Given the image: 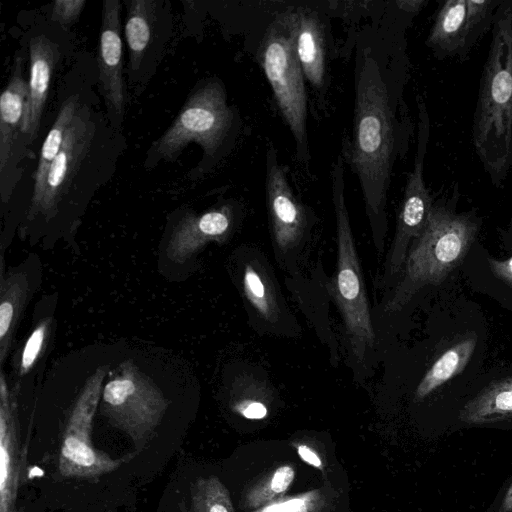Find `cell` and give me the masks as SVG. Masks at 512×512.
I'll list each match as a JSON object with an SVG mask.
<instances>
[{
    "instance_id": "cell-1",
    "label": "cell",
    "mask_w": 512,
    "mask_h": 512,
    "mask_svg": "<svg viewBox=\"0 0 512 512\" xmlns=\"http://www.w3.org/2000/svg\"><path fill=\"white\" fill-rule=\"evenodd\" d=\"M95 85L74 115L38 203L24 216L31 237L72 235L97 192L112 180L128 144L100 106Z\"/></svg>"
},
{
    "instance_id": "cell-2",
    "label": "cell",
    "mask_w": 512,
    "mask_h": 512,
    "mask_svg": "<svg viewBox=\"0 0 512 512\" xmlns=\"http://www.w3.org/2000/svg\"><path fill=\"white\" fill-rule=\"evenodd\" d=\"M387 85L369 52L358 68L353 139L348 162L356 173L365 202L374 247L384 251L387 193L394 161V122Z\"/></svg>"
},
{
    "instance_id": "cell-3",
    "label": "cell",
    "mask_w": 512,
    "mask_h": 512,
    "mask_svg": "<svg viewBox=\"0 0 512 512\" xmlns=\"http://www.w3.org/2000/svg\"><path fill=\"white\" fill-rule=\"evenodd\" d=\"M480 78L472 144L493 185L512 168V0L501 1Z\"/></svg>"
},
{
    "instance_id": "cell-4",
    "label": "cell",
    "mask_w": 512,
    "mask_h": 512,
    "mask_svg": "<svg viewBox=\"0 0 512 512\" xmlns=\"http://www.w3.org/2000/svg\"><path fill=\"white\" fill-rule=\"evenodd\" d=\"M235 125V112L227 103L222 81L199 80L165 132L146 151L143 166L153 170L159 164L172 163L191 143L202 149L201 161L188 174L192 180L208 173L224 155Z\"/></svg>"
},
{
    "instance_id": "cell-5",
    "label": "cell",
    "mask_w": 512,
    "mask_h": 512,
    "mask_svg": "<svg viewBox=\"0 0 512 512\" xmlns=\"http://www.w3.org/2000/svg\"><path fill=\"white\" fill-rule=\"evenodd\" d=\"M476 232L477 225L470 216L433 205L424 230L409 249L401 277L384 310L398 312L419 290L440 284L462 261Z\"/></svg>"
},
{
    "instance_id": "cell-6",
    "label": "cell",
    "mask_w": 512,
    "mask_h": 512,
    "mask_svg": "<svg viewBox=\"0 0 512 512\" xmlns=\"http://www.w3.org/2000/svg\"><path fill=\"white\" fill-rule=\"evenodd\" d=\"M332 200L337 232V265L330 292L343 318L351 352L361 364L374 348L375 333L366 287L344 197V160L332 168Z\"/></svg>"
},
{
    "instance_id": "cell-7",
    "label": "cell",
    "mask_w": 512,
    "mask_h": 512,
    "mask_svg": "<svg viewBox=\"0 0 512 512\" xmlns=\"http://www.w3.org/2000/svg\"><path fill=\"white\" fill-rule=\"evenodd\" d=\"M261 66L271 85L278 107L296 142L299 161L309 162L307 97L289 21L272 26L264 38Z\"/></svg>"
},
{
    "instance_id": "cell-8",
    "label": "cell",
    "mask_w": 512,
    "mask_h": 512,
    "mask_svg": "<svg viewBox=\"0 0 512 512\" xmlns=\"http://www.w3.org/2000/svg\"><path fill=\"white\" fill-rule=\"evenodd\" d=\"M106 371L107 367L101 366L87 379L68 415L58 460L64 478L95 480L117 470L137 453L114 459L92 444V424Z\"/></svg>"
},
{
    "instance_id": "cell-9",
    "label": "cell",
    "mask_w": 512,
    "mask_h": 512,
    "mask_svg": "<svg viewBox=\"0 0 512 512\" xmlns=\"http://www.w3.org/2000/svg\"><path fill=\"white\" fill-rule=\"evenodd\" d=\"M120 370L103 388L101 411L112 426L130 437L139 452L153 437L168 403L134 364L123 363Z\"/></svg>"
},
{
    "instance_id": "cell-10",
    "label": "cell",
    "mask_w": 512,
    "mask_h": 512,
    "mask_svg": "<svg viewBox=\"0 0 512 512\" xmlns=\"http://www.w3.org/2000/svg\"><path fill=\"white\" fill-rule=\"evenodd\" d=\"M266 164V204L275 259L290 276L296 275L309 243L312 223L306 208L294 195L272 145L267 149Z\"/></svg>"
},
{
    "instance_id": "cell-11",
    "label": "cell",
    "mask_w": 512,
    "mask_h": 512,
    "mask_svg": "<svg viewBox=\"0 0 512 512\" xmlns=\"http://www.w3.org/2000/svg\"><path fill=\"white\" fill-rule=\"evenodd\" d=\"M124 39L127 79L139 96L155 75L173 31L169 0H125Z\"/></svg>"
},
{
    "instance_id": "cell-12",
    "label": "cell",
    "mask_w": 512,
    "mask_h": 512,
    "mask_svg": "<svg viewBox=\"0 0 512 512\" xmlns=\"http://www.w3.org/2000/svg\"><path fill=\"white\" fill-rule=\"evenodd\" d=\"M234 276L251 325L260 332L295 336L300 332L281 293L272 267L261 251H235Z\"/></svg>"
},
{
    "instance_id": "cell-13",
    "label": "cell",
    "mask_w": 512,
    "mask_h": 512,
    "mask_svg": "<svg viewBox=\"0 0 512 512\" xmlns=\"http://www.w3.org/2000/svg\"><path fill=\"white\" fill-rule=\"evenodd\" d=\"M419 123L417 151L413 170L408 176L404 197L398 214L396 231L387 255L383 272L377 286L384 289L390 286L404 267L409 249L424 230L430 211L432 198L424 181V160L430 133V122L426 107L419 101Z\"/></svg>"
},
{
    "instance_id": "cell-14",
    "label": "cell",
    "mask_w": 512,
    "mask_h": 512,
    "mask_svg": "<svg viewBox=\"0 0 512 512\" xmlns=\"http://www.w3.org/2000/svg\"><path fill=\"white\" fill-rule=\"evenodd\" d=\"M29 53V78L22 123L26 146L38 137L53 75L73 50L68 30L48 20L33 25L25 34Z\"/></svg>"
},
{
    "instance_id": "cell-15",
    "label": "cell",
    "mask_w": 512,
    "mask_h": 512,
    "mask_svg": "<svg viewBox=\"0 0 512 512\" xmlns=\"http://www.w3.org/2000/svg\"><path fill=\"white\" fill-rule=\"evenodd\" d=\"M28 79L24 75L23 52L15 53L11 73L0 98V192L8 203L21 179L20 164L31 157L22 134Z\"/></svg>"
},
{
    "instance_id": "cell-16",
    "label": "cell",
    "mask_w": 512,
    "mask_h": 512,
    "mask_svg": "<svg viewBox=\"0 0 512 512\" xmlns=\"http://www.w3.org/2000/svg\"><path fill=\"white\" fill-rule=\"evenodd\" d=\"M97 78L96 60L90 53H79L63 77L59 95L60 105L40 150L27 210L38 203L50 167L63 145L68 127L89 91L97 85Z\"/></svg>"
},
{
    "instance_id": "cell-17",
    "label": "cell",
    "mask_w": 512,
    "mask_h": 512,
    "mask_svg": "<svg viewBox=\"0 0 512 512\" xmlns=\"http://www.w3.org/2000/svg\"><path fill=\"white\" fill-rule=\"evenodd\" d=\"M501 1L447 0L441 3L427 45L440 58L467 56L476 41L492 27Z\"/></svg>"
},
{
    "instance_id": "cell-18",
    "label": "cell",
    "mask_w": 512,
    "mask_h": 512,
    "mask_svg": "<svg viewBox=\"0 0 512 512\" xmlns=\"http://www.w3.org/2000/svg\"><path fill=\"white\" fill-rule=\"evenodd\" d=\"M122 2L105 0L102 3L101 27L97 49V88L111 126L123 131L128 102L123 71V42L121 24Z\"/></svg>"
},
{
    "instance_id": "cell-19",
    "label": "cell",
    "mask_w": 512,
    "mask_h": 512,
    "mask_svg": "<svg viewBox=\"0 0 512 512\" xmlns=\"http://www.w3.org/2000/svg\"><path fill=\"white\" fill-rule=\"evenodd\" d=\"M235 209L224 203L204 213L188 208L175 210L167 225V255L174 262H184L209 242L223 243L235 227Z\"/></svg>"
},
{
    "instance_id": "cell-20",
    "label": "cell",
    "mask_w": 512,
    "mask_h": 512,
    "mask_svg": "<svg viewBox=\"0 0 512 512\" xmlns=\"http://www.w3.org/2000/svg\"><path fill=\"white\" fill-rule=\"evenodd\" d=\"M17 400L0 376V512H13L23 467Z\"/></svg>"
},
{
    "instance_id": "cell-21",
    "label": "cell",
    "mask_w": 512,
    "mask_h": 512,
    "mask_svg": "<svg viewBox=\"0 0 512 512\" xmlns=\"http://www.w3.org/2000/svg\"><path fill=\"white\" fill-rule=\"evenodd\" d=\"M288 21L303 75L312 86L320 88L325 78V53L319 22L308 13L289 16Z\"/></svg>"
},
{
    "instance_id": "cell-22",
    "label": "cell",
    "mask_w": 512,
    "mask_h": 512,
    "mask_svg": "<svg viewBox=\"0 0 512 512\" xmlns=\"http://www.w3.org/2000/svg\"><path fill=\"white\" fill-rule=\"evenodd\" d=\"M32 284L24 269L17 268L0 283V363L4 364L12 345L16 326L32 293Z\"/></svg>"
},
{
    "instance_id": "cell-23",
    "label": "cell",
    "mask_w": 512,
    "mask_h": 512,
    "mask_svg": "<svg viewBox=\"0 0 512 512\" xmlns=\"http://www.w3.org/2000/svg\"><path fill=\"white\" fill-rule=\"evenodd\" d=\"M467 424H487L512 418V377L494 382L460 411Z\"/></svg>"
},
{
    "instance_id": "cell-24",
    "label": "cell",
    "mask_w": 512,
    "mask_h": 512,
    "mask_svg": "<svg viewBox=\"0 0 512 512\" xmlns=\"http://www.w3.org/2000/svg\"><path fill=\"white\" fill-rule=\"evenodd\" d=\"M476 346V338L458 342L446 350L426 372L417 386L415 400L420 401L460 373L467 365Z\"/></svg>"
},
{
    "instance_id": "cell-25",
    "label": "cell",
    "mask_w": 512,
    "mask_h": 512,
    "mask_svg": "<svg viewBox=\"0 0 512 512\" xmlns=\"http://www.w3.org/2000/svg\"><path fill=\"white\" fill-rule=\"evenodd\" d=\"M294 477L295 470L293 466H279L247 491L245 506L257 508L277 500L288 490Z\"/></svg>"
},
{
    "instance_id": "cell-26",
    "label": "cell",
    "mask_w": 512,
    "mask_h": 512,
    "mask_svg": "<svg viewBox=\"0 0 512 512\" xmlns=\"http://www.w3.org/2000/svg\"><path fill=\"white\" fill-rule=\"evenodd\" d=\"M191 512H234L229 491L216 476L199 478L193 484Z\"/></svg>"
},
{
    "instance_id": "cell-27",
    "label": "cell",
    "mask_w": 512,
    "mask_h": 512,
    "mask_svg": "<svg viewBox=\"0 0 512 512\" xmlns=\"http://www.w3.org/2000/svg\"><path fill=\"white\" fill-rule=\"evenodd\" d=\"M52 327V317L41 318L27 337L18 362V373L26 375L37 364L43 351L47 347Z\"/></svg>"
},
{
    "instance_id": "cell-28",
    "label": "cell",
    "mask_w": 512,
    "mask_h": 512,
    "mask_svg": "<svg viewBox=\"0 0 512 512\" xmlns=\"http://www.w3.org/2000/svg\"><path fill=\"white\" fill-rule=\"evenodd\" d=\"M326 497L321 490L314 489L292 497L277 499L254 512H323Z\"/></svg>"
},
{
    "instance_id": "cell-29",
    "label": "cell",
    "mask_w": 512,
    "mask_h": 512,
    "mask_svg": "<svg viewBox=\"0 0 512 512\" xmlns=\"http://www.w3.org/2000/svg\"><path fill=\"white\" fill-rule=\"evenodd\" d=\"M86 3L85 0H56L51 4L48 20L69 30L80 17Z\"/></svg>"
},
{
    "instance_id": "cell-30",
    "label": "cell",
    "mask_w": 512,
    "mask_h": 512,
    "mask_svg": "<svg viewBox=\"0 0 512 512\" xmlns=\"http://www.w3.org/2000/svg\"><path fill=\"white\" fill-rule=\"evenodd\" d=\"M233 410L246 419L260 420L268 415L267 406L254 398H240L232 404Z\"/></svg>"
},
{
    "instance_id": "cell-31",
    "label": "cell",
    "mask_w": 512,
    "mask_h": 512,
    "mask_svg": "<svg viewBox=\"0 0 512 512\" xmlns=\"http://www.w3.org/2000/svg\"><path fill=\"white\" fill-rule=\"evenodd\" d=\"M488 263L496 277L512 285V256L506 260L489 258Z\"/></svg>"
},
{
    "instance_id": "cell-32",
    "label": "cell",
    "mask_w": 512,
    "mask_h": 512,
    "mask_svg": "<svg viewBox=\"0 0 512 512\" xmlns=\"http://www.w3.org/2000/svg\"><path fill=\"white\" fill-rule=\"evenodd\" d=\"M297 453L299 457L306 462L307 464L319 469L321 471L324 470V466L322 460L309 446L304 444H298L296 446Z\"/></svg>"
},
{
    "instance_id": "cell-33",
    "label": "cell",
    "mask_w": 512,
    "mask_h": 512,
    "mask_svg": "<svg viewBox=\"0 0 512 512\" xmlns=\"http://www.w3.org/2000/svg\"><path fill=\"white\" fill-rule=\"evenodd\" d=\"M499 512H512V484L505 494Z\"/></svg>"
}]
</instances>
